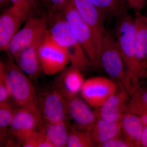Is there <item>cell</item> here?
Returning a JSON list of instances; mask_svg holds the SVG:
<instances>
[{"mask_svg": "<svg viewBox=\"0 0 147 147\" xmlns=\"http://www.w3.org/2000/svg\"><path fill=\"white\" fill-rule=\"evenodd\" d=\"M48 13V33L50 37L64 50L71 65L82 72L88 70L92 65L62 13Z\"/></svg>", "mask_w": 147, "mask_h": 147, "instance_id": "cell-1", "label": "cell"}, {"mask_svg": "<svg viewBox=\"0 0 147 147\" xmlns=\"http://www.w3.org/2000/svg\"><path fill=\"white\" fill-rule=\"evenodd\" d=\"M12 59L10 57L7 65L5 66L6 77L10 97L20 108L28 109L42 118L38 104L37 94L32 80Z\"/></svg>", "mask_w": 147, "mask_h": 147, "instance_id": "cell-2", "label": "cell"}, {"mask_svg": "<svg viewBox=\"0 0 147 147\" xmlns=\"http://www.w3.org/2000/svg\"><path fill=\"white\" fill-rule=\"evenodd\" d=\"M136 38L134 59L122 84L124 88L136 85L147 76V22L146 16L135 11Z\"/></svg>", "mask_w": 147, "mask_h": 147, "instance_id": "cell-3", "label": "cell"}, {"mask_svg": "<svg viewBox=\"0 0 147 147\" xmlns=\"http://www.w3.org/2000/svg\"><path fill=\"white\" fill-rule=\"evenodd\" d=\"M25 22L23 28L12 38L6 50L12 59L25 48L41 41L48 31V17L45 15L35 13Z\"/></svg>", "mask_w": 147, "mask_h": 147, "instance_id": "cell-4", "label": "cell"}, {"mask_svg": "<svg viewBox=\"0 0 147 147\" xmlns=\"http://www.w3.org/2000/svg\"><path fill=\"white\" fill-rule=\"evenodd\" d=\"M61 13L70 30L83 47L92 66L100 67L96 47L90 29L69 0Z\"/></svg>", "mask_w": 147, "mask_h": 147, "instance_id": "cell-5", "label": "cell"}, {"mask_svg": "<svg viewBox=\"0 0 147 147\" xmlns=\"http://www.w3.org/2000/svg\"><path fill=\"white\" fill-rule=\"evenodd\" d=\"M116 18L114 36L124 64L125 76L130 71L134 61L136 38L135 18L129 13L127 9Z\"/></svg>", "mask_w": 147, "mask_h": 147, "instance_id": "cell-6", "label": "cell"}, {"mask_svg": "<svg viewBox=\"0 0 147 147\" xmlns=\"http://www.w3.org/2000/svg\"><path fill=\"white\" fill-rule=\"evenodd\" d=\"M98 59L100 67L108 76L122 84L125 75L124 64L115 36L108 31L103 36Z\"/></svg>", "mask_w": 147, "mask_h": 147, "instance_id": "cell-7", "label": "cell"}, {"mask_svg": "<svg viewBox=\"0 0 147 147\" xmlns=\"http://www.w3.org/2000/svg\"><path fill=\"white\" fill-rule=\"evenodd\" d=\"M37 97L42 119L51 122L68 121L69 117L66 101L53 85L37 94Z\"/></svg>", "mask_w": 147, "mask_h": 147, "instance_id": "cell-8", "label": "cell"}, {"mask_svg": "<svg viewBox=\"0 0 147 147\" xmlns=\"http://www.w3.org/2000/svg\"><path fill=\"white\" fill-rule=\"evenodd\" d=\"M119 83L101 76L85 80L80 93L83 99L94 109L102 106L118 90Z\"/></svg>", "mask_w": 147, "mask_h": 147, "instance_id": "cell-9", "label": "cell"}, {"mask_svg": "<svg viewBox=\"0 0 147 147\" xmlns=\"http://www.w3.org/2000/svg\"><path fill=\"white\" fill-rule=\"evenodd\" d=\"M38 54L42 71L47 75L60 72L69 62L64 50L52 39L48 31L40 44Z\"/></svg>", "mask_w": 147, "mask_h": 147, "instance_id": "cell-10", "label": "cell"}, {"mask_svg": "<svg viewBox=\"0 0 147 147\" xmlns=\"http://www.w3.org/2000/svg\"><path fill=\"white\" fill-rule=\"evenodd\" d=\"M71 1L79 15L90 29L98 57L105 31L103 24L104 17L89 0Z\"/></svg>", "mask_w": 147, "mask_h": 147, "instance_id": "cell-11", "label": "cell"}, {"mask_svg": "<svg viewBox=\"0 0 147 147\" xmlns=\"http://www.w3.org/2000/svg\"><path fill=\"white\" fill-rule=\"evenodd\" d=\"M130 96L123 85L119 83L116 92L99 108L94 110L97 119L110 121H120L123 115L127 112V105Z\"/></svg>", "mask_w": 147, "mask_h": 147, "instance_id": "cell-12", "label": "cell"}, {"mask_svg": "<svg viewBox=\"0 0 147 147\" xmlns=\"http://www.w3.org/2000/svg\"><path fill=\"white\" fill-rule=\"evenodd\" d=\"M41 119L28 109L19 107L15 110L9 130L17 146H22L29 134L36 130Z\"/></svg>", "mask_w": 147, "mask_h": 147, "instance_id": "cell-13", "label": "cell"}, {"mask_svg": "<svg viewBox=\"0 0 147 147\" xmlns=\"http://www.w3.org/2000/svg\"><path fill=\"white\" fill-rule=\"evenodd\" d=\"M59 73L53 84L55 89L65 100L78 96L85 81L82 71L71 65Z\"/></svg>", "mask_w": 147, "mask_h": 147, "instance_id": "cell-14", "label": "cell"}, {"mask_svg": "<svg viewBox=\"0 0 147 147\" xmlns=\"http://www.w3.org/2000/svg\"><path fill=\"white\" fill-rule=\"evenodd\" d=\"M27 18L11 6L0 15V51H5L12 38Z\"/></svg>", "mask_w": 147, "mask_h": 147, "instance_id": "cell-15", "label": "cell"}, {"mask_svg": "<svg viewBox=\"0 0 147 147\" xmlns=\"http://www.w3.org/2000/svg\"><path fill=\"white\" fill-rule=\"evenodd\" d=\"M66 101L69 116L74 121V124L91 131L97 119L90 106L78 96Z\"/></svg>", "mask_w": 147, "mask_h": 147, "instance_id": "cell-16", "label": "cell"}, {"mask_svg": "<svg viewBox=\"0 0 147 147\" xmlns=\"http://www.w3.org/2000/svg\"><path fill=\"white\" fill-rule=\"evenodd\" d=\"M42 40L25 48L13 58L18 67L32 81L38 78L42 70L38 54V47Z\"/></svg>", "mask_w": 147, "mask_h": 147, "instance_id": "cell-17", "label": "cell"}, {"mask_svg": "<svg viewBox=\"0 0 147 147\" xmlns=\"http://www.w3.org/2000/svg\"><path fill=\"white\" fill-rule=\"evenodd\" d=\"M70 125L68 121L51 122L41 118L37 129L45 134L53 147H67Z\"/></svg>", "mask_w": 147, "mask_h": 147, "instance_id": "cell-18", "label": "cell"}, {"mask_svg": "<svg viewBox=\"0 0 147 147\" xmlns=\"http://www.w3.org/2000/svg\"><path fill=\"white\" fill-rule=\"evenodd\" d=\"M122 134L131 147H141V139L145 125L139 116L126 112L120 121Z\"/></svg>", "mask_w": 147, "mask_h": 147, "instance_id": "cell-19", "label": "cell"}, {"mask_svg": "<svg viewBox=\"0 0 147 147\" xmlns=\"http://www.w3.org/2000/svg\"><path fill=\"white\" fill-rule=\"evenodd\" d=\"M121 133L120 122L97 119L90 131L91 136L95 147Z\"/></svg>", "mask_w": 147, "mask_h": 147, "instance_id": "cell-20", "label": "cell"}, {"mask_svg": "<svg viewBox=\"0 0 147 147\" xmlns=\"http://www.w3.org/2000/svg\"><path fill=\"white\" fill-rule=\"evenodd\" d=\"M89 1L100 11L104 18L107 16L117 17L121 13L127 9V4L125 0Z\"/></svg>", "mask_w": 147, "mask_h": 147, "instance_id": "cell-21", "label": "cell"}, {"mask_svg": "<svg viewBox=\"0 0 147 147\" xmlns=\"http://www.w3.org/2000/svg\"><path fill=\"white\" fill-rule=\"evenodd\" d=\"M67 147H93L95 146L92 140L90 131L80 128L73 124L70 125Z\"/></svg>", "mask_w": 147, "mask_h": 147, "instance_id": "cell-22", "label": "cell"}, {"mask_svg": "<svg viewBox=\"0 0 147 147\" xmlns=\"http://www.w3.org/2000/svg\"><path fill=\"white\" fill-rule=\"evenodd\" d=\"M22 146L24 147H53L45 134L38 129L29 134Z\"/></svg>", "mask_w": 147, "mask_h": 147, "instance_id": "cell-23", "label": "cell"}, {"mask_svg": "<svg viewBox=\"0 0 147 147\" xmlns=\"http://www.w3.org/2000/svg\"><path fill=\"white\" fill-rule=\"evenodd\" d=\"M11 5L22 12L27 19L37 13L39 3L37 0H10Z\"/></svg>", "mask_w": 147, "mask_h": 147, "instance_id": "cell-24", "label": "cell"}, {"mask_svg": "<svg viewBox=\"0 0 147 147\" xmlns=\"http://www.w3.org/2000/svg\"><path fill=\"white\" fill-rule=\"evenodd\" d=\"M126 90L131 98L147 108V86L142 85L140 82L128 87Z\"/></svg>", "mask_w": 147, "mask_h": 147, "instance_id": "cell-25", "label": "cell"}, {"mask_svg": "<svg viewBox=\"0 0 147 147\" xmlns=\"http://www.w3.org/2000/svg\"><path fill=\"white\" fill-rule=\"evenodd\" d=\"M15 110L7 101L0 102V127L7 128L10 125Z\"/></svg>", "mask_w": 147, "mask_h": 147, "instance_id": "cell-26", "label": "cell"}, {"mask_svg": "<svg viewBox=\"0 0 147 147\" xmlns=\"http://www.w3.org/2000/svg\"><path fill=\"white\" fill-rule=\"evenodd\" d=\"M127 112L135 114L141 119L145 125H147V108L136 102L130 98L127 105Z\"/></svg>", "mask_w": 147, "mask_h": 147, "instance_id": "cell-27", "label": "cell"}, {"mask_svg": "<svg viewBox=\"0 0 147 147\" xmlns=\"http://www.w3.org/2000/svg\"><path fill=\"white\" fill-rule=\"evenodd\" d=\"M10 97L6 77L5 66L0 62V102L6 101Z\"/></svg>", "mask_w": 147, "mask_h": 147, "instance_id": "cell-28", "label": "cell"}, {"mask_svg": "<svg viewBox=\"0 0 147 147\" xmlns=\"http://www.w3.org/2000/svg\"><path fill=\"white\" fill-rule=\"evenodd\" d=\"M69 0H38L46 7L48 13H57L61 12L62 11Z\"/></svg>", "mask_w": 147, "mask_h": 147, "instance_id": "cell-29", "label": "cell"}, {"mask_svg": "<svg viewBox=\"0 0 147 147\" xmlns=\"http://www.w3.org/2000/svg\"><path fill=\"white\" fill-rule=\"evenodd\" d=\"M98 147H131L121 133L101 144Z\"/></svg>", "mask_w": 147, "mask_h": 147, "instance_id": "cell-30", "label": "cell"}, {"mask_svg": "<svg viewBox=\"0 0 147 147\" xmlns=\"http://www.w3.org/2000/svg\"><path fill=\"white\" fill-rule=\"evenodd\" d=\"M16 146L9 129L0 127V147Z\"/></svg>", "mask_w": 147, "mask_h": 147, "instance_id": "cell-31", "label": "cell"}, {"mask_svg": "<svg viewBox=\"0 0 147 147\" xmlns=\"http://www.w3.org/2000/svg\"><path fill=\"white\" fill-rule=\"evenodd\" d=\"M127 5L133 9L134 11H141L144 8L147 0H125Z\"/></svg>", "mask_w": 147, "mask_h": 147, "instance_id": "cell-32", "label": "cell"}, {"mask_svg": "<svg viewBox=\"0 0 147 147\" xmlns=\"http://www.w3.org/2000/svg\"><path fill=\"white\" fill-rule=\"evenodd\" d=\"M141 147H147V125H145L141 139Z\"/></svg>", "mask_w": 147, "mask_h": 147, "instance_id": "cell-33", "label": "cell"}, {"mask_svg": "<svg viewBox=\"0 0 147 147\" xmlns=\"http://www.w3.org/2000/svg\"><path fill=\"white\" fill-rule=\"evenodd\" d=\"M10 4H11L10 0H0V9L7 7Z\"/></svg>", "mask_w": 147, "mask_h": 147, "instance_id": "cell-34", "label": "cell"}, {"mask_svg": "<svg viewBox=\"0 0 147 147\" xmlns=\"http://www.w3.org/2000/svg\"><path fill=\"white\" fill-rule=\"evenodd\" d=\"M146 21L147 22V15L146 16Z\"/></svg>", "mask_w": 147, "mask_h": 147, "instance_id": "cell-35", "label": "cell"}, {"mask_svg": "<svg viewBox=\"0 0 147 147\" xmlns=\"http://www.w3.org/2000/svg\"></svg>", "mask_w": 147, "mask_h": 147, "instance_id": "cell-36", "label": "cell"}, {"mask_svg": "<svg viewBox=\"0 0 147 147\" xmlns=\"http://www.w3.org/2000/svg\"></svg>", "mask_w": 147, "mask_h": 147, "instance_id": "cell-37", "label": "cell"}, {"mask_svg": "<svg viewBox=\"0 0 147 147\" xmlns=\"http://www.w3.org/2000/svg\"></svg>", "mask_w": 147, "mask_h": 147, "instance_id": "cell-38", "label": "cell"}]
</instances>
